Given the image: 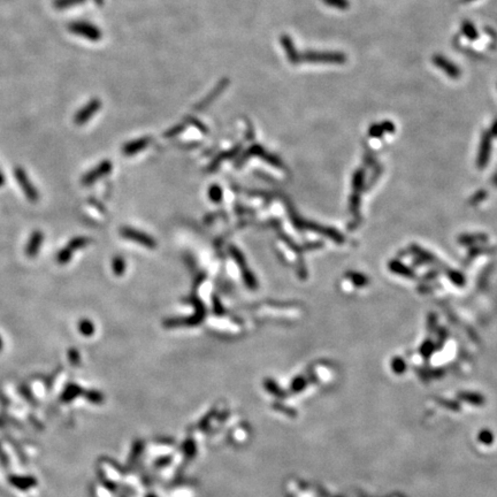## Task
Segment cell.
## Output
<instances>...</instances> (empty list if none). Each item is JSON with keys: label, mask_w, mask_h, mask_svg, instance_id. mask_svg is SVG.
Segmentation results:
<instances>
[{"label": "cell", "mask_w": 497, "mask_h": 497, "mask_svg": "<svg viewBox=\"0 0 497 497\" xmlns=\"http://www.w3.org/2000/svg\"><path fill=\"white\" fill-rule=\"evenodd\" d=\"M2 346H3V340H2V336H0V349H2Z\"/></svg>", "instance_id": "cell-23"}, {"label": "cell", "mask_w": 497, "mask_h": 497, "mask_svg": "<svg viewBox=\"0 0 497 497\" xmlns=\"http://www.w3.org/2000/svg\"><path fill=\"white\" fill-rule=\"evenodd\" d=\"M280 41H281V45H282L283 50L285 51V54H287V58L290 63H291L293 65L300 64L302 61V54L297 51V48H296V46H295L291 37H290L289 35L283 34L282 36H281Z\"/></svg>", "instance_id": "cell-6"}, {"label": "cell", "mask_w": 497, "mask_h": 497, "mask_svg": "<svg viewBox=\"0 0 497 497\" xmlns=\"http://www.w3.org/2000/svg\"><path fill=\"white\" fill-rule=\"evenodd\" d=\"M432 61L435 67H437L438 69H441L442 72L446 73V75L450 78H454L457 80L461 75V70L456 64L452 63L446 56L442 54H435L433 55Z\"/></svg>", "instance_id": "cell-4"}, {"label": "cell", "mask_w": 497, "mask_h": 497, "mask_svg": "<svg viewBox=\"0 0 497 497\" xmlns=\"http://www.w3.org/2000/svg\"><path fill=\"white\" fill-rule=\"evenodd\" d=\"M123 235H126L127 237H131V239H135V241L140 242V243L144 245H150V246L153 245V242H151L149 237H147L143 234H139V232L137 234V232H135L131 229H127L126 231H123Z\"/></svg>", "instance_id": "cell-13"}, {"label": "cell", "mask_w": 497, "mask_h": 497, "mask_svg": "<svg viewBox=\"0 0 497 497\" xmlns=\"http://www.w3.org/2000/svg\"><path fill=\"white\" fill-rule=\"evenodd\" d=\"M68 30L70 33L77 35V36L84 37L89 41L97 42L102 38L103 34L100 30L96 27V25L89 23V22L84 21H77V22H72L68 25Z\"/></svg>", "instance_id": "cell-2"}, {"label": "cell", "mask_w": 497, "mask_h": 497, "mask_svg": "<svg viewBox=\"0 0 497 497\" xmlns=\"http://www.w3.org/2000/svg\"><path fill=\"white\" fill-rule=\"evenodd\" d=\"M460 29H461V33H463L464 36L467 39H470V41H477V39L479 38V33H478L476 25H474L472 21L464 20L463 22H461Z\"/></svg>", "instance_id": "cell-11"}, {"label": "cell", "mask_w": 497, "mask_h": 497, "mask_svg": "<svg viewBox=\"0 0 497 497\" xmlns=\"http://www.w3.org/2000/svg\"><path fill=\"white\" fill-rule=\"evenodd\" d=\"M100 107H102V103H100V100L98 98L91 99L84 107H82L80 111L76 113V115L74 116V122H75L77 126L85 125V123L99 111Z\"/></svg>", "instance_id": "cell-5"}, {"label": "cell", "mask_w": 497, "mask_h": 497, "mask_svg": "<svg viewBox=\"0 0 497 497\" xmlns=\"http://www.w3.org/2000/svg\"><path fill=\"white\" fill-rule=\"evenodd\" d=\"M84 2L85 0H54L53 6L56 10H66V8H69L72 6L80 5V4Z\"/></svg>", "instance_id": "cell-14"}, {"label": "cell", "mask_w": 497, "mask_h": 497, "mask_svg": "<svg viewBox=\"0 0 497 497\" xmlns=\"http://www.w3.org/2000/svg\"><path fill=\"white\" fill-rule=\"evenodd\" d=\"M113 266H114V271H115V273H118V274H121L123 270H125V264H123L122 259H119V258L115 259V260L113 261Z\"/></svg>", "instance_id": "cell-18"}, {"label": "cell", "mask_w": 497, "mask_h": 497, "mask_svg": "<svg viewBox=\"0 0 497 497\" xmlns=\"http://www.w3.org/2000/svg\"><path fill=\"white\" fill-rule=\"evenodd\" d=\"M44 241V234L41 230H35L30 239L28 241L27 245H25L24 252L29 258L36 257L39 253V250H41V246L43 244Z\"/></svg>", "instance_id": "cell-8"}, {"label": "cell", "mask_w": 497, "mask_h": 497, "mask_svg": "<svg viewBox=\"0 0 497 497\" xmlns=\"http://www.w3.org/2000/svg\"><path fill=\"white\" fill-rule=\"evenodd\" d=\"M111 169H112V165L109 164L108 161H104L98 167H97V168L89 171V173H87L85 177L83 178L82 182L86 184V186L87 184H91L92 182H95L96 180H98L100 177H103V175L107 174Z\"/></svg>", "instance_id": "cell-9"}, {"label": "cell", "mask_w": 497, "mask_h": 497, "mask_svg": "<svg viewBox=\"0 0 497 497\" xmlns=\"http://www.w3.org/2000/svg\"><path fill=\"white\" fill-rule=\"evenodd\" d=\"M150 142H151L150 137H144L140 139L133 140V142L126 144L125 149H123V152H125L126 155H134V153L143 150L144 148H147V145H149Z\"/></svg>", "instance_id": "cell-10"}, {"label": "cell", "mask_w": 497, "mask_h": 497, "mask_svg": "<svg viewBox=\"0 0 497 497\" xmlns=\"http://www.w3.org/2000/svg\"><path fill=\"white\" fill-rule=\"evenodd\" d=\"M346 60L345 53L337 51H307L302 54V61H305V63L342 65L345 64Z\"/></svg>", "instance_id": "cell-1"}, {"label": "cell", "mask_w": 497, "mask_h": 497, "mask_svg": "<svg viewBox=\"0 0 497 497\" xmlns=\"http://www.w3.org/2000/svg\"><path fill=\"white\" fill-rule=\"evenodd\" d=\"M4 183H5V177H4V174L0 171V187H3Z\"/></svg>", "instance_id": "cell-21"}, {"label": "cell", "mask_w": 497, "mask_h": 497, "mask_svg": "<svg viewBox=\"0 0 497 497\" xmlns=\"http://www.w3.org/2000/svg\"><path fill=\"white\" fill-rule=\"evenodd\" d=\"M73 253H74L73 250L70 249L69 246H66V248L61 249L60 251L58 252V254H56V261L61 264V265H65V264H67L68 261H70Z\"/></svg>", "instance_id": "cell-12"}, {"label": "cell", "mask_w": 497, "mask_h": 497, "mask_svg": "<svg viewBox=\"0 0 497 497\" xmlns=\"http://www.w3.org/2000/svg\"><path fill=\"white\" fill-rule=\"evenodd\" d=\"M78 329H80L81 334H83V335L85 336H89L91 334H94L95 331L94 324L87 319H83L80 321V324H78Z\"/></svg>", "instance_id": "cell-16"}, {"label": "cell", "mask_w": 497, "mask_h": 497, "mask_svg": "<svg viewBox=\"0 0 497 497\" xmlns=\"http://www.w3.org/2000/svg\"><path fill=\"white\" fill-rule=\"evenodd\" d=\"M186 128V125H179L175 127V128L171 129L170 131H168V133L166 134V136H173V135H177L179 133H181V131Z\"/></svg>", "instance_id": "cell-19"}, {"label": "cell", "mask_w": 497, "mask_h": 497, "mask_svg": "<svg viewBox=\"0 0 497 497\" xmlns=\"http://www.w3.org/2000/svg\"><path fill=\"white\" fill-rule=\"evenodd\" d=\"M491 133L494 134L495 136H497V119L494 121V123H492V126H491Z\"/></svg>", "instance_id": "cell-20"}, {"label": "cell", "mask_w": 497, "mask_h": 497, "mask_svg": "<svg viewBox=\"0 0 497 497\" xmlns=\"http://www.w3.org/2000/svg\"><path fill=\"white\" fill-rule=\"evenodd\" d=\"M14 177L16 179L17 183L20 184V187L25 195V197H27L30 201H33V203L38 201L39 192L37 189L33 186V183L30 181V179L28 178V175L24 171V169L21 168V167H16L14 170Z\"/></svg>", "instance_id": "cell-3"}, {"label": "cell", "mask_w": 497, "mask_h": 497, "mask_svg": "<svg viewBox=\"0 0 497 497\" xmlns=\"http://www.w3.org/2000/svg\"><path fill=\"white\" fill-rule=\"evenodd\" d=\"M87 243H89V240L87 239H84V237H77V239H73L72 241H70L67 246H69V248L72 249L73 251H75V250L81 249V248H83V246H85Z\"/></svg>", "instance_id": "cell-17"}, {"label": "cell", "mask_w": 497, "mask_h": 497, "mask_svg": "<svg viewBox=\"0 0 497 497\" xmlns=\"http://www.w3.org/2000/svg\"><path fill=\"white\" fill-rule=\"evenodd\" d=\"M464 3H470V2H473V0H463Z\"/></svg>", "instance_id": "cell-24"}, {"label": "cell", "mask_w": 497, "mask_h": 497, "mask_svg": "<svg viewBox=\"0 0 497 497\" xmlns=\"http://www.w3.org/2000/svg\"><path fill=\"white\" fill-rule=\"evenodd\" d=\"M228 84H229V80H228V78H223V80L220 81L218 83V84H217V86H215L214 89H213V91H211L210 94L208 96H206L205 98L203 100H201V102L199 104L196 105L195 108L197 109V111H203L204 108L209 107L210 105L212 104L214 102V100L217 99L218 97L222 94L223 90H225L226 87L228 86Z\"/></svg>", "instance_id": "cell-7"}, {"label": "cell", "mask_w": 497, "mask_h": 497, "mask_svg": "<svg viewBox=\"0 0 497 497\" xmlns=\"http://www.w3.org/2000/svg\"><path fill=\"white\" fill-rule=\"evenodd\" d=\"M95 3L97 4V5L100 6V5H103V4H104V0H95Z\"/></svg>", "instance_id": "cell-22"}, {"label": "cell", "mask_w": 497, "mask_h": 497, "mask_svg": "<svg viewBox=\"0 0 497 497\" xmlns=\"http://www.w3.org/2000/svg\"><path fill=\"white\" fill-rule=\"evenodd\" d=\"M327 6L337 8L340 11H345L350 7L349 0H323Z\"/></svg>", "instance_id": "cell-15"}]
</instances>
